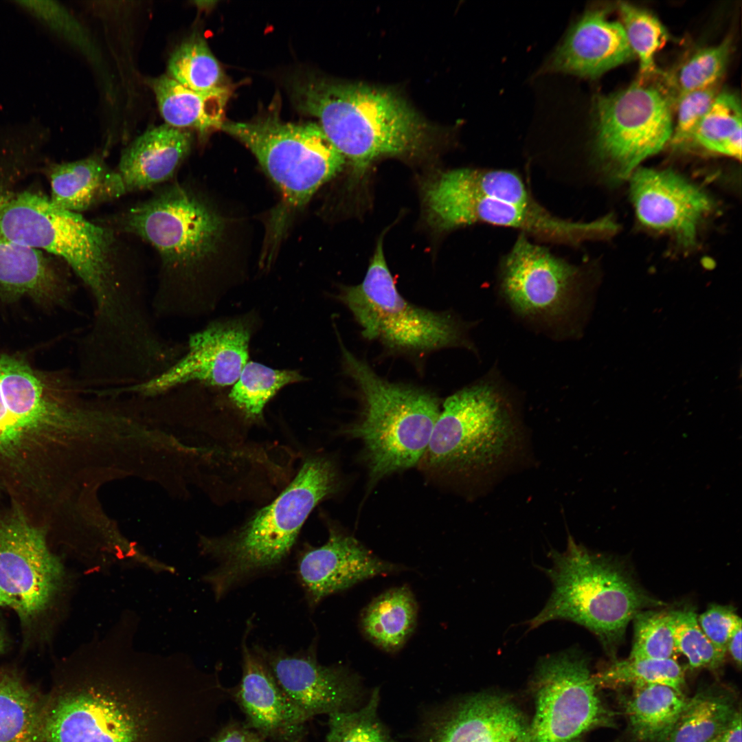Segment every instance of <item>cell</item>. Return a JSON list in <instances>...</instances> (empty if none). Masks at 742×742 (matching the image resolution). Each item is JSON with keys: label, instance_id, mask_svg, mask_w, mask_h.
I'll list each match as a JSON object with an SVG mask.
<instances>
[{"label": "cell", "instance_id": "1", "mask_svg": "<svg viewBox=\"0 0 742 742\" xmlns=\"http://www.w3.org/2000/svg\"><path fill=\"white\" fill-rule=\"evenodd\" d=\"M127 638L115 629L77 655L45 707L43 742L192 741L193 671L176 655L137 651Z\"/></svg>", "mask_w": 742, "mask_h": 742}, {"label": "cell", "instance_id": "2", "mask_svg": "<svg viewBox=\"0 0 742 742\" xmlns=\"http://www.w3.org/2000/svg\"><path fill=\"white\" fill-rule=\"evenodd\" d=\"M429 223L440 231L484 224L515 229L542 244L576 247L614 235L610 216L590 221L561 218L534 196L515 170L461 168L436 176L424 187Z\"/></svg>", "mask_w": 742, "mask_h": 742}, {"label": "cell", "instance_id": "3", "mask_svg": "<svg viewBox=\"0 0 742 742\" xmlns=\"http://www.w3.org/2000/svg\"><path fill=\"white\" fill-rule=\"evenodd\" d=\"M0 232L22 246L63 260L93 297L98 316L117 314L131 270V254L119 233L34 192L0 195Z\"/></svg>", "mask_w": 742, "mask_h": 742}, {"label": "cell", "instance_id": "4", "mask_svg": "<svg viewBox=\"0 0 742 742\" xmlns=\"http://www.w3.org/2000/svg\"><path fill=\"white\" fill-rule=\"evenodd\" d=\"M292 95L357 175L382 157L418 154L429 140L427 123L390 89L304 77L294 82Z\"/></svg>", "mask_w": 742, "mask_h": 742}, {"label": "cell", "instance_id": "5", "mask_svg": "<svg viewBox=\"0 0 742 742\" xmlns=\"http://www.w3.org/2000/svg\"><path fill=\"white\" fill-rule=\"evenodd\" d=\"M551 555L552 564L546 573L553 589L542 610L529 621L531 629L555 620L572 621L595 634L612 655L635 616L662 605L623 566L589 551L571 536L563 551Z\"/></svg>", "mask_w": 742, "mask_h": 742}, {"label": "cell", "instance_id": "6", "mask_svg": "<svg viewBox=\"0 0 742 742\" xmlns=\"http://www.w3.org/2000/svg\"><path fill=\"white\" fill-rule=\"evenodd\" d=\"M332 463L307 459L289 486L234 532L208 541L218 563L205 577L216 598L249 577L278 565L289 555L315 506L336 489Z\"/></svg>", "mask_w": 742, "mask_h": 742}, {"label": "cell", "instance_id": "7", "mask_svg": "<svg viewBox=\"0 0 742 742\" xmlns=\"http://www.w3.org/2000/svg\"><path fill=\"white\" fill-rule=\"evenodd\" d=\"M339 344L344 369L363 404L349 434L363 443L372 480L414 466L428 447L441 409L438 398L423 387L381 377Z\"/></svg>", "mask_w": 742, "mask_h": 742}, {"label": "cell", "instance_id": "8", "mask_svg": "<svg viewBox=\"0 0 742 742\" xmlns=\"http://www.w3.org/2000/svg\"><path fill=\"white\" fill-rule=\"evenodd\" d=\"M508 393L482 379L446 398L425 452L434 467L490 475L515 456L521 429Z\"/></svg>", "mask_w": 742, "mask_h": 742}, {"label": "cell", "instance_id": "9", "mask_svg": "<svg viewBox=\"0 0 742 742\" xmlns=\"http://www.w3.org/2000/svg\"><path fill=\"white\" fill-rule=\"evenodd\" d=\"M148 199L98 223L133 235L157 251L165 284L176 286L214 251L220 238L219 217L183 184L159 186Z\"/></svg>", "mask_w": 742, "mask_h": 742}, {"label": "cell", "instance_id": "10", "mask_svg": "<svg viewBox=\"0 0 742 742\" xmlns=\"http://www.w3.org/2000/svg\"><path fill=\"white\" fill-rule=\"evenodd\" d=\"M338 298L351 312L365 338L390 349L424 352L473 346L466 325L454 315L417 306L399 293L386 262L383 237L377 241L363 281L343 286Z\"/></svg>", "mask_w": 742, "mask_h": 742}, {"label": "cell", "instance_id": "11", "mask_svg": "<svg viewBox=\"0 0 742 742\" xmlns=\"http://www.w3.org/2000/svg\"><path fill=\"white\" fill-rule=\"evenodd\" d=\"M221 129L249 148L293 207L305 205L343 168L346 159L316 124H293L269 115Z\"/></svg>", "mask_w": 742, "mask_h": 742}, {"label": "cell", "instance_id": "12", "mask_svg": "<svg viewBox=\"0 0 742 742\" xmlns=\"http://www.w3.org/2000/svg\"><path fill=\"white\" fill-rule=\"evenodd\" d=\"M497 280L500 296L519 317L555 330L572 327L585 288L582 266L518 234L499 260Z\"/></svg>", "mask_w": 742, "mask_h": 742}, {"label": "cell", "instance_id": "13", "mask_svg": "<svg viewBox=\"0 0 742 742\" xmlns=\"http://www.w3.org/2000/svg\"><path fill=\"white\" fill-rule=\"evenodd\" d=\"M594 153L612 181L629 179L647 158L670 142L671 100L659 89L636 82L597 98Z\"/></svg>", "mask_w": 742, "mask_h": 742}, {"label": "cell", "instance_id": "14", "mask_svg": "<svg viewBox=\"0 0 742 742\" xmlns=\"http://www.w3.org/2000/svg\"><path fill=\"white\" fill-rule=\"evenodd\" d=\"M535 703L530 742H580L589 731L615 725L598 693L588 660L564 652L540 660L530 683Z\"/></svg>", "mask_w": 742, "mask_h": 742}, {"label": "cell", "instance_id": "15", "mask_svg": "<svg viewBox=\"0 0 742 742\" xmlns=\"http://www.w3.org/2000/svg\"><path fill=\"white\" fill-rule=\"evenodd\" d=\"M0 390L27 460L52 488L55 451L78 418L68 389L21 359L0 355Z\"/></svg>", "mask_w": 742, "mask_h": 742}, {"label": "cell", "instance_id": "16", "mask_svg": "<svg viewBox=\"0 0 742 742\" xmlns=\"http://www.w3.org/2000/svg\"><path fill=\"white\" fill-rule=\"evenodd\" d=\"M65 583L64 566L48 547L45 527L14 506L0 513V587L21 622L47 612Z\"/></svg>", "mask_w": 742, "mask_h": 742}, {"label": "cell", "instance_id": "17", "mask_svg": "<svg viewBox=\"0 0 742 742\" xmlns=\"http://www.w3.org/2000/svg\"><path fill=\"white\" fill-rule=\"evenodd\" d=\"M251 334L247 318L213 322L190 337L181 358L131 390L159 394L194 381L213 387L233 385L248 362Z\"/></svg>", "mask_w": 742, "mask_h": 742}, {"label": "cell", "instance_id": "18", "mask_svg": "<svg viewBox=\"0 0 742 742\" xmlns=\"http://www.w3.org/2000/svg\"><path fill=\"white\" fill-rule=\"evenodd\" d=\"M416 738L415 742H530V722L506 695L478 693L434 708Z\"/></svg>", "mask_w": 742, "mask_h": 742}, {"label": "cell", "instance_id": "19", "mask_svg": "<svg viewBox=\"0 0 742 742\" xmlns=\"http://www.w3.org/2000/svg\"><path fill=\"white\" fill-rule=\"evenodd\" d=\"M254 650L287 696L309 718L357 708L363 695L359 676L344 666L321 664L315 645L293 654L258 647Z\"/></svg>", "mask_w": 742, "mask_h": 742}, {"label": "cell", "instance_id": "20", "mask_svg": "<svg viewBox=\"0 0 742 742\" xmlns=\"http://www.w3.org/2000/svg\"><path fill=\"white\" fill-rule=\"evenodd\" d=\"M629 179L633 205L643 225L670 233L684 247L696 243L699 226L712 208L706 192L670 170L638 168Z\"/></svg>", "mask_w": 742, "mask_h": 742}, {"label": "cell", "instance_id": "21", "mask_svg": "<svg viewBox=\"0 0 742 742\" xmlns=\"http://www.w3.org/2000/svg\"><path fill=\"white\" fill-rule=\"evenodd\" d=\"M401 570L374 555L353 537L330 530L324 545L308 548L300 556L297 576L308 605L315 607L361 581Z\"/></svg>", "mask_w": 742, "mask_h": 742}, {"label": "cell", "instance_id": "22", "mask_svg": "<svg viewBox=\"0 0 742 742\" xmlns=\"http://www.w3.org/2000/svg\"><path fill=\"white\" fill-rule=\"evenodd\" d=\"M242 644V677L235 695L247 721L260 734L286 742L301 736L310 719L280 686L260 655Z\"/></svg>", "mask_w": 742, "mask_h": 742}, {"label": "cell", "instance_id": "23", "mask_svg": "<svg viewBox=\"0 0 742 742\" xmlns=\"http://www.w3.org/2000/svg\"><path fill=\"white\" fill-rule=\"evenodd\" d=\"M620 22L607 10L586 11L573 25L548 65L552 71L595 78L635 58Z\"/></svg>", "mask_w": 742, "mask_h": 742}, {"label": "cell", "instance_id": "24", "mask_svg": "<svg viewBox=\"0 0 742 742\" xmlns=\"http://www.w3.org/2000/svg\"><path fill=\"white\" fill-rule=\"evenodd\" d=\"M192 135L166 124L135 139L122 152L115 170L126 194L170 181L190 153Z\"/></svg>", "mask_w": 742, "mask_h": 742}, {"label": "cell", "instance_id": "25", "mask_svg": "<svg viewBox=\"0 0 742 742\" xmlns=\"http://www.w3.org/2000/svg\"><path fill=\"white\" fill-rule=\"evenodd\" d=\"M4 186L0 182V194ZM67 281L55 262L42 251L18 245L0 232V296L26 297L38 302H58Z\"/></svg>", "mask_w": 742, "mask_h": 742}, {"label": "cell", "instance_id": "26", "mask_svg": "<svg viewBox=\"0 0 742 742\" xmlns=\"http://www.w3.org/2000/svg\"><path fill=\"white\" fill-rule=\"evenodd\" d=\"M50 200L56 206L76 213L87 211L126 194L115 170L94 155L49 166Z\"/></svg>", "mask_w": 742, "mask_h": 742}, {"label": "cell", "instance_id": "27", "mask_svg": "<svg viewBox=\"0 0 742 742\" xmlns=\"http://www.w3.org/2000/svg\"><path fill=\"white\" fill-rule=\"evenodd\" d=\"M159 112L166 124L177 128H192L201 133L221 129L229 92L226 87L195 91L168 76L152 82Z\"/></svg>", "mask_w": 742, "mask_h": 742}, {"label": "cell", "instance_id": "28", "mask_svg": "<svg viewBox=\"0 0 742 742\" xmlns=\"http://www.w3.org/2000/svg\"><path fill=\"white\" fill-rule=\"evenodd\" d=\"M688 701L684 693L668 686L633 687L623 704L631 737L637 742H667Z\"/></svg>", "mask_w": 742, "mask_h": 742}, {"label": "cell", "instance_id": "29", "mask_svg": "<svg viewBox=\"0 0 742 742\" xmlns=\"http://www.w3.org/2000/svg\"><path fill=\"white\" fill-rule=\"evenodd\" d=\"M418 607L406 585L390 589L364 609L361 627L366 636L384 651L399 650L416 627Z\"/></svg>", "mask_w": 742, "mask_h": 742}, {"label": "cell", "instance_id": "30", "mask_svg": "<svg viewBox=\"0 0 742 742\" xmlns=\"http://www.w3.org/2000/svg\"><path fill=\"white\" fill-rule=\"evenodd\" d=\"M45 710L20 677L0 671V742H43Z\"/></svg>", "mask_w": 742, "mask_h": 742}, {"label": "cell", "instance_id": "31", "mask_svg": "<svg viewBox=\"0 0 742 742\" xmlns=\"http://www.w3.org/2000/svg\"><path fill=\"white\" fill-rule=\"evenodd\" d=\"M732 693L709 687L688 699L667 742H710L728 724L737 712Z\"/></svg>", "mask_w": 742, "mask_h": 742}, {"label": "cell", "instance_id": "32", "mask_svg": "<svg viewBox=\"0 0 742 742\" xmlns=\"http://www.w3.org/2000/svg\"><path fill=\"white\" fill-rule=\"evenodd\" d=\"M741 128V101L736 94L723 91L717 94L697 127L690 146L740 160Z\"/></svg>", "mask_w": 742, "mask_h": 742}, {"label": "cell", "instance_id": "33", "mask_svg": "<svg viewBox=\"0 0 742 742\" xmlns=\"http://www.w3.org/2000/svg\"><path fill=\"white\" fill-rule=\"evenodd\" d=\"M304 379L297 370L273 369L249 361L234 383L229 398L245 420L259 423L266 405L282 388Z\"/></svg>", "mask_w": 742, "mask_h": 742}, {"label": "cell", "instance_id": "34", "mask_svg": "<svg viewBox=\"0 0 742 742\" xmlns=\"http://www.w3.org/2000/svg\"><path fill=\"white\" fill-rule=\"evenodd\" d=\"M598 688H618L647 684H661L684 693V671L673 658L614 660L593 674Z\"/></svg>", "mask_w": 742, "mask_h": 742}, {"label": "cell", "instance_id": "35", "mask_svg": "<svg viewBox=\"0 0 742 742\" xmlns=\"http://www.w3.org/2000/svg\"><path fill=\"white\" fill-rule=\"evenodd\" d=\"M168 76L195 91H210L225 87L224 74L205 41L193 36L171 54Z\"/></svg>", "mask_w": 742, "mask_h": 742}, {"label": "cell", "instance_id": "36", "mask_svg": "<svg viewBox=\"0 0 742 742\" xmlns=\"http://www.w3.org/2000/svg\"><path fill=\"white\" fill-rule=\"evenodd\" d=\"M379 701L376 688L361 707L328 715L326 742H394L379 719Z\"/></svg>", "mask_w": 742, "mask_h": 742}, {"label": "cell", "instance_id": "37", "mask_svg": "<svg viewBox=\"0 0 742 742\" xmlns=\"http://www.w3.org/2000/svg\"><path fill=\"white\" fill-rule=\"evenodd\" d=\"M618 6L620 23L629 45L639 60L641 73H653L655 54L668 38L665 27L653 14L636 5L620 1Z\"/></svg>", "mask_w": 742, "mask_h": 742}, {"label": "cell", "instance_id": "38", "mask_svg": "<svg viewBox=\"0 0 742 742\" xmlns=\"http://www.w3.org/2000/svg\"><path fill=\"white\" fill-rule=\"evenodd\" d=\"M633 620L634 637L629 658H673L674 610H642Z\"/></svg>", "mask_w": 742, "mask_h": 742}, {"label": "cell", "instance_id": "39", "mask_svg": "<svg viewBox=\"0 0 742 742\" xmlns=\"http://www.w3.org/2000/svg\"><path fill=\"white\" fill-rule=\"evenodd\" d=\"M673 636L675 653L686 657L691 669L715 670L723 664L726 654L704 634L694 611L674 610Z\"/></svg>", "mask_w": 742, "mask_h": 742}, {"label": "cell", "instance_id": "40", "mask_svg": "<svg viewBox=\"0 0 742 742\" xmlns=\"http://www.w3.org/2000/svg\"><path fill=\"white\" fill-rule=\"evenodd\" d=\"M731 39L700 49L679 69L677 78L679 95L695 90L717 86L722 77L730 53Z\"/></svg>", "mask_w": 742, "mask_h": 742}, {"label": "cell", "instance_id": "41", "mask_svg": "<svg viewBox=\"0 0 742 742\" xmlns=\"http://www.w3.org/2000/svg\"><path fill=\"white\" fill-rule=\"evenodd\" d=\"M26 473L25 456L4 406L0 390V484L11 495L22 486Z\"/></svg>", "mask_w": 742, "mask_h": 742}, {"label": "cell", "instance_id": "42", "mask_svg": "<svg viewBox=\"0 0 742 742\" xmlns=\"http://www.w3.org/2000/svg\"><path fill=\"white\" fill-rule=\"evenodd\" d=\"M717 86L683 93L677 98V121L670 143L690 146L693 135L717 94Z\"/></svg>", "mask_w": 742, "mask_h": 742}, {"label": "cell", "instance_id": "43", "mask_svg": "<svg viewBox=\"0 0 742 742\" xmlns=\"http://www.w3.org/2000/svg\"><path fill=\"white\" fill-rule=\"evenodd\" d=\"M38 16L60 32L89 57L96 56V49L82 25L63 6L53 1L21 2Z\"/></svg>", "mask_w": 742, "mask_h": 742}, {"label": "cell", "instance_id": "44", "mask_svg": "<svg viewBox=\"0 0 742 742\" xmlns=\"http://www.w3.org/2000/svg\"><path fill=\"white\" fill-rule=\"evenodd\" d=\"M699 625L704 634L720 652L726 654L730 637L741 625V618L732 606L710 605L699 616Z\"/></svg>", "mask_w": 742, "mask_h": 742}, {"label": "cell", "instance_id": "45", "mask_svg": "<svg viewBox=\"0 0 742 742\" xmlns=\"http://www.w3.org/2000/svg\"><path fill=\"white\" fill-rule=\"evenodd\" d=\"M710 742H741V711L737 710L732 719Z\"/></svg>", "mask_w": 742, "mask_h": 742}, {"label": "cell", "instance_id": "46", "mask_svg": "<svg viewBox=\"0 0 742 742\" xmlns=\"http://www.w3.org/2000/svg\"><path fill=\"white\" fill-rule=\"evenodd\" d=\"M257 737L244 729L232 727L223 731L212 742H255Z\"/></svg>", "mask_w": 742, "mask_h": 742}, {"label": "cell", "instance_id": "47", "mask_svg": "<svg viewBox=\"0 0 742 742\" xmlns=\"http://www.w3.org/2000/svg\"><path fill=\"white\" fill-rule=\"evenodd\" d=\"M741 625H739L732 632L727 645V651L739 668L741 666Z\"/></svg>", "mask_w": 742, "mask_h": 742}, {"label": "cell", "instance_id": "48", "mask_svg": "<svg viewBox=\"0 0 742 742\" xmlns=\"http://www.w3.org/2000/svg\"><path fill=\"white\" fill-rule=\"evenodd\" d=\"M8 607L12 608V603L7 595L0 587V607Z\"/></svg>", "mask_w": 742, "mask_h": 742}, {"label": "cell", "instance_id": "49", "mask_svg": "<svg viewBox=\"0 0 742 742\" xmlns=\"http://www.w3.org/2000/svg\"><path fill=\"white\" fill-rule=\"evenodd\" d=\"M5 642L3 634L0 628V653H1L5 649Z\"/></svg>", "mask_w": 742, "mask_h": 742}, {"label": "cell", "instance_id": "50", "mask_svg": "<svg viewBox=\"0 0 742 742\" xmlns=\"http://www.w3.org/2000/svg\"><path fill=\"white\" fill-rule=\"evenodd\" d=\"M255 742H264V741L262 739H260L258 737H257Z\"/></svg>", "mask_w": 742, "mask_h": 742}]
</instances>
